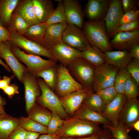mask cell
<instances>
[{"mask_svg":"<svg viewBox=\"0 0 139 139\" xmlns=\"http://www.w3.org/2000/svg\"><path fill=\"white\" fill-rule=\"evenodd\" d=\"M103 129L98 124L72 117L64 120L55 134L60 137L81 138L99 133Z\"/></svg>","mask_w":139,"mask_h":139,"instance_id":"obj_1","label":"cell"},{"mask_svg":"<svg viewBox=\"0 0 139 139\" xmlns=\"http://www.w3.org/2000/svg\"><path fill=\"white\" fill-rule=\"evenodd\" d=\"M82 30L91 46L97 47L104 53L113 50L103 20L84 22Z\"/></svg>","mask_w":139,"mask_h":139,"instance_id":"obj_2","label":"cell"},{"mask_svg":"<svg viewBox=\"0 0 139 139\" xmlns=\"http://www.w3.org/2000/svg\"><path fill=\"white\" fill-rule=\"evenodd\" d=\"M67 68L75 80L88 93L93 92L92 84L95 67L82 57L68 64Z\"/></svg>","mask_w":139,"mask_h":139,"instance_id":"obj_3","label":"cell"},{"mask_svg":"<svg viewBox=\"0 0 139 139\" xmlns=\"http://www.w3.org/2000/svg\"><path fill=\"white\" fill-rule=\"evenodd\" d=\"M37 79L41 94L37 98L36 102L63 119L69 118V116L62 106L60 98L47 86L42 79L37 78Z\"/></svg>","mask_w":139,"mask_h":139,"instance_id":"obj_4","label":"cell"},{"mask_svg":"<svg viewBox=\"0 0 139 139\" xmlns=\"http://www.w3.org/2000/svg\"><path fill=\"white\" fill-rule=\"evenodd\" d=\"M57 79L55 93L59 98L77 91L85 90L70 73L67 67L61 64L57 66Z\"/></svg>","mask_w":139,"mask_h":139,"instance_id":"obj_5","label":"cell"},{"mask_svg":"<svg viewBox=\"0 0 139 139\" xmlns=\"http://www.w3.org/2000/svg\"><path fill=\"white\" fill-rule=\"evenodd\" d=\"M11 46L15 57L26 65L28 72L35 76L42 70L56 64L57 62L53 60L44 59L40 56L25 53L18 47Z\"/></svg>","mask_w":139,"mask_h":139,"instance_id":"obj_6","label":"cell"},{"mask_svg":"<svg viewBox=\"0 0 139 139\" xmlns=\"http://www.w3.org/2000/svg\"><path fill=\"white\" fill-rule=\"evenodd\" d=\"M10 39L8 41L11 46L22 49L28 54L43 56L58 62L49 50L38 43L26 38L15 32H10Z\"/></svg>","mask_w":139,"mask_h":139,"instance_id":"obj_7","label":"cell"},{"mask_svg":"<svg viewBox=\"0 0 139 139\" xmlns=\"http://www.w3.org/2000/svg\"><path fill=\"white\" fill-rule=\"evenodd\" d=\"M118 69L107 63L95 67L92 84L93 92L114 85Z\"/></svg>","mask_w":139,"mask_h":139,"instance_id":"obj_8","label":"cell"},{"mask_svg":"<svg viewBox=\"0 0 139 139\" xmlns=\"http://www.w3.org/2000/svg\"><path fill=\"white\" fill-rule=\"evenodd\" d=\"M62 41L69 46L81 51L91 47L82 29L70 24H67L63 32Z\"/></svg>","mask_w":139,"mask_h":139,"instance_id":"obj_9","label":"cell"},{"mask_svg":"<svg viewBox=\"0 0 139 139\" xmlns=\"http://www.w3.org/2000/svg\"><path fill=\"white\" fill-rule=\"evenodd\" d=\"M0 58L5 60L6 64L12 72L13 76L16 77L22 83L24 73L28 71L27 69L14 54L8 41L0 42Z\"/></svg>","mask_w":139,"mask_h":139,"instance_id":"obj_10","label":"cell"},{"mask_svg":"<svg viewBox=\"0 0 139 139\" xmlns=\"http://www.w3.org/2000/svg\"><path fill=\"white\" fill-rule=\"evenodd\" d=\"M22 83L24 87L25 110L28 113L36 104V99L40 95L41 91L37 78L28 71L24 73Z\"/></svg>","mask_w":139,"mask_h":139,"instance_id":"obj_11","label":"cell"},{"mask_svg":"<svg viewBox=\"0 0 139 139\" xmlns=\"http://www.w3.org/2000/svg\"><path fill=\"white\" fill-rule=\"evenodd\" d=\"M109 7L103 20L105 23L107 34L110 38L112 39L124 12L121 0H109Z\"/></svg>","mask_w":139,"mask_h":139,"instance_id":"obj_12","label":"cell"},{"mask_svg":"<svg viewBox=\"0 0 139 139\" xmlns=\"http://www.w3.org/2000/svg\"><path fill=\"white\" fill-rule=\"evenodd\" d=\"M139 120V102L137 98L127 99L120 115L118 125L129 132Z\"/></svg>","mask_w":139,"mask_h":139,"instance_id":"obj_13","label":"cell"},{"mask_svg":"<svg viewBox=\"0 0 139 139\" xmlns=\"http://www.w3.org/2000/svg\"><path fill=\"white\" fill-rule=\"evenodd\" d=\"M66 22L82 29L85 17L83 10L80 2L75 0H63Z\"/></svg>","mask_w":139,"mask_h":139,"instance_id":"obj_14","label":"cell"},{"mask_svg":"<svg viewBox=\"0 0 139 139\" xmlns=\"http://www.w3.org/2000/svg\"><path fill=\"white\" fill-rule=\"evenodd\" d=\"M52 55L61 64L67 66L79 58L81 57V51L75 49L62 42L49 50Z\"/></svg>","mask_w":139,"mask_h":139,"instance_id":"obj_15","label":"cell"},{"mask_svg":"<svg viewBox=\"0 0 139 139\" xmlns=\"http://www.w3.org/2000/svg\"><path fill=\"white\" fill-rule=\"evenodd\" d=\"M109 0H89L83 10L89 21L103 20L108 11Z\"/></svg>","mask_w":139,"mask_h":139,"instance_id":"obj_16","label":"cell"},{"mask_svg":"<svg viewBox=\"0 0 139 139\" xmlns=\"http://www.w3.org/2000/svg\"><path fill=\"white\" fill-rule=\"evenodd\" d=\"M137 43H139V30L118 33L109 41L112 49L128 51L133 45Z\"/></svg>","mask_w":139,"mask_h":139,"instance_id":"obj_17","label":"cell"},{"mask_svg":"<svg viewBox=\"0 0 139 139\" xmlns=\"http://www.w3.org/2000/svg\"><path fill=\"white\" fill-rule=\"evenodd\" d=\"M127 99L125 94H118L115 98L106 105L102 115L108 120L111 125L117 126L120 116Z\"/></svg>","mask_w":139,"mask_h":139,"instance_id":"obj_18","label":"cell"},{"mask_svg":"<svg viewBox=\"0 0 139 139\" xmlns=\"http://www.w3.org/2000/svg\"><path fill=\"white\" fill-rule=\"evenodd\" d=\"M67 25V23L65 22L48 26L44 37L39 44L49 50L54 46L62 42L63 34Z\"/></svg>","mask_w":139,"mask_h":139,"instance_id":"obj_19","label":"cell"},{"mask_svg":"<svg viewBox=\"0 0 139 139\" xmlns=\"http://www.w3.org/2000/svg\"><path fill=\"white\" fill-rule=\"evenodd\" d=\"M88 93L86 90H83L76 91L60 98L62 106L69 116H73Z\"/></svg>","mask_w":139,"mask_h":139,"instance_id":"obj_20","label":"cell"},{"mask_svg":"<svg viewBox=\"0 0 139 139\" xmlns=\"http://www.w3.org/2000/svg\"><path fill=\"white\" fill-rule=\"evenodd\" d=\"M72 117L99 125L111 124L102 115L94 111L84 103L75 113Z\"/></svg>","mask_w":139,"mask_h":139,"instance_id":"obj_21","label":"cell"},{"mask_svg":"<svg viewBox=\"0 0 139 139\" xmlns=\"http://www.w3.org/2000/svg\"><path fill=\"white\" fill-rule=\"evenodd\" d=\"M33 7L35 17L40 23L45 22L55 8L51 0H32Z\"/></svg>","mask_w":139,"mask_h":139,"instance_id":"obj_22","label":"cell"},{"mask_svg":"<svg viewBox=\"0 0 139 139\" xmlns=\"http://www.w3.org/2000/svg\"><path fill=\"white\" fill-rule=\"evenodd\" d=\"M105 54L106 63L118 69L125 68L132 59L126 50L108 51Z\"/></svg>","mask_w":139,"mask_h":139,"instance_id":"obj_23","label":"cell"},{"mask_svg":"<svg viewBox=\"0 0 139 139\" xmlns=\"http://www.w3.org/2000/svg\"><path fill=\"white\" fill-rule=\"evenodd\" d=\"M14 11L21 16L30 26L40 23L34 14L32 0H19Z\"/></svg>","mask_w":139,"mask_h":139,"instance_id":"obj_24","label":"cell"},{"mask_svg":"<svg viewBox=\"0 0 139 139\" xmlns=\"http://www.w3.org/2000/svg\"><path fill=\"white\" fill-rule=\"evenodd\" d=\"M19 125V118L6 113L0 115V139H8Z\"/></svg>","mask_w":139,"mask_h":139,"instance_id":"obj_25","label":"cell"},{"mask_svg":"<svg viewBox=\"0 0 139 139\" xmlns=\"http://www.w3.org/2000/svg\"><path fill=\"white\" fill-rule=\"evenodd\" d=\"M81 57L95 67L106 63L105 53L95 46H91L87 50L82 51Z\"/></svg>","mask_w":139,"mask_h":139,"instance_id":"obj_26","label":"cell"},{"mask_svg":"<svg viewBox=\"0 0 139 139\" xmlns=\"http://www.w3.org/2000/svg\"><path fill=\"white\" fill-rule=\"evenodd\" d=\"M19 0H0V22L7 29Z\"/></svg>","mask_w":139,"mask_h":139,"instance_id":"obj_27","label":"cell"},{"mask_svg":"<svg viewBox=\"0 0 139 139\" xmlns=\"http://www.w3.org/2000/svg\"><path fill=\"white\" fill-rule=\"evenodd\" d=\"M28 115L29 118L47 126L51 117L52 113L45 108L36 103L31 108Z\"/></svg>","mask_w":139,"mask_h":139,"instance_id":"obj_28","label":"cell"},{"mask_svg":"<svg viewBox=\"0 0 139 139\" xmlns=\"http://www.w3.org/2000/svg\"><path fill=\"white\" fill-rule=\"evenodd\" d=\"M37 78H41L47 86L54 91L57 79V66L56 64L45 68L37 73Z\"/></svg>","mask_w":139,"mask_h":139,"instance_id":"obj_29","label":"cell"},{"mask_svg":"<svg viewBox=\"0 0 139 139\" xmlns=\"http://www.w3.org/2000/svg\"><path fill=\"white\" fill-rule=\"evenodd\" d=\"M47 27L45 23L30 25L22 35L39 44L44 37Z\"/></svg>","mask_w":139,"mask_h":139,"instance_id":"obj_30","label":"cell"},{"mask_svg":"<svg viewBox=\"0 0 139 139\" xmlns=\"http://www.w3.org/2000/svg\"><path fill=\"white\" fill-rule=\"evenodd\" d=\"M30 26L21 16L14 11L7 29L10 32L15 31L22 35Z\"/></svg>","mask_w":139,"mask_h":139,"instance_id":"obj_31","label":"cell"},{"mask_svg":"<svg viewBox=\"0 0 139 139\" xmlns=\"http://www.w3.org/2000/svg\"><path fill=\"white\" fill-rule=\"evenodd\" d=\"M82 103L102 115L106 105L101 97L96 93L93 92L88 93Z\"/></svg>","mask_w":139,"mask_h":139,"instance_id":"obj_32","label":"cell"},{"mask_svg":"<svg viewBox=\"0 0 139 139\" xmlns=\"http://www.w3.org/2000/svg\"><path fill=\"white\" fill-rule=\"evenodd\" d=\"M19 125L27 131L41 134H47V126L35 121L28 117H21L19 118Z\"/></svg>","mask_w":139,"mask_h":139,"instance_id":"obj_33","label":"cell"},{"mask_svg":"<svg viewBox=\"0 0 139 139\" xmlns=\"http://www.w3.org/2000/svg\"><path fill=\"white\" fill-rule=\"evenodd\" d=\"M57 6L47 20L45 22L48 26L58 23L66 22L65 14L62 0H59Z\"/></svg>","mask_w":139,"mask_h":139,"instance_id":"obj_34","label":"cell"},{"mask_svg":"<svg viewBox=\"0 0 139 139\" xmlns=\"http://www.w3.org/2000/svg\"><path fill=\"white\" fill-rule=\"evenodd\" d=\"M130 75L126 68L118 70L115 77L114 85L118 94H124L125 84Z\"/></svg>","mask_w":139,"mask_h":139,"instance_id":"obj_35","label":"cell"},{"mask_svg":"<svg viewBox=\"0 0 139 139\" xmlns=\"http://www.w3.org/2000/svg\"><path fill=\"white\" fill-rule=\"evenodd\" d=\"M138 85L130 75L126 80L124 88V94L127 99L137 98L138 94Z\"/></svg>","mask_w":139,"mask_h":139,"instance_id":"obj_36","label":"cell"},{"mask_svg":"<svg viewBox=\"0 0 139 139\" xmlns=\"http://www.w3.org/2000/svg\"><path fill=\"white\" fill-rule=\"evenodd\" d=\"M104 128L110 131L114 139H132L128 134L129 131L121 126H114L111 124L103 125Z\"/></svg>","mask_w":139,"mask_h":139,"instance_id":"obj_37","label":"cell"},{"mask_svg":"<svg viewBox=\"0 0 139 139\" xmlns=\"http://www.w3.org/2000/svg\"><path fill=\"white\" fill-rule=\"evenodd\" d=\"M96 93L101 97L106 105L111 102L118 94L114 85L101 90Z\"/></svg>","mask_w":139,"mask_h":139,"instance_id":"obj_38","label":"cell"},{"mask_svg":"<svg viewBox=\"0 0 139 139\" xmlns=\"http://www.w3.org/2000/svg\"><path fill=\"white\" fill-rule=\"evenodd\" d=\"M64 120L57 115L52 113V115L47 126V134H55L62 125Z\"/></svg>","mask_w":139,"mask_h":139,"instance_id":"obj_39","label":"cell"},{"mask_svg":"<svg viewBox=\"0 0 139 139\" xmlns=\"http://www.w3.org/2000/svg\"><path fill=\"white\" fill-rule=\"evenodd\" d=\"M126 68L132 77L139 85V60L132 58L127 65Z\"/></svg>","mask_w":139,"mask_h":139,"instance_id":"obj_40","label":"cell"},{"mask_svg":"<svg viewBox=\"0 0 139 139\" xmlns=\"http://www.w3.org/2000/svg\"><path fill=\"white\" fill-rule=\"evenodd\" d=\"M139 30V18L119 26L116 29L114 35L122 32H131Z\"/></svg>","mask_w":139,"mask_h":139,"instance_id":"obj_41","label":"cell"},{"mask_svg":"<svg viewBox=\"0 0 139 139\" xmlns=\"http://www.w3.org/2000/svg\"><path fill=\"white\" fill-rule=\"evenodd\" d=\"M139 17V10L138 9L124 13L121 19L119 26L138 19Z\"/></svg>","mask_w":139,"mask_h":139,"instance_id":"obj_42","label":"cell"},{"mask_svg":"<svg viewBox=\"0 0 139 139\" xmlns=\"http://www.w3.org/2000/svg\"><path fill=\"white\" fill-rule=\"evenodd\" d=\"M122 8L124 13L137 9L138 0H121Z\"/></svg>","mask_w":139,"mask_h":139,"instance_id":"obj_43","label":"cell"},{"mask_svg":"<svg viewBox=\"0 0 139 139\" xmlns=\"http://www.w3.org/2000/svg\"><path fill=\"white\" fill-rule=\"evenodd\" d=\"M27 132L19 125L12 132L8 139H25Z\"/></svg>","mask_w":139,"mask_h":139,"instance_id":"obj_44","label":"cell"},{"mask_svg":"<svg viewBox=\"0 0 139 139\" xmlns=\"http://www.w3.org/2000/svg\"><path fill=\"white\" fill-rule=\"evenodd\" d=\"M2 90L10 98L19 93V87L15 83L10 84Z\"/></svg>","mask_w":139,"mask_h":139,"instance_id":"obj_45","label":"cell"},{"mask_svg":"<svg viewBox=\"0 0 139 139\" xmlns=\"http://www.w3.org/2000/svg\"><path fill=\"white\" fill-rule=\"evenodd\" d=\"M10 37V32L0 22V42L8 41Z\"/></svg>","mask_w":139,"mask_h":139,"instance_id":"obj_46","label":"cell"},{"mask_svg":"<svg viewBox=\"0 0 139 139\" xmlns=\"http://www.w3.org/2000/svg\"><path fill=\"white\" fill-rule=\"evenodd\" d=\"M131 57L139 60V43L133 45L129 51Z\"/></svg>","mask_w":139,"mask_h":139,"instance_id":"obj_47","label":"cell"},{"mask_svg":"<svg viewBox=\"0 0 139 139\" xmlns=\"http://www.w3.org/2000/svg\"><path fill=\"white\" fill-rule=\"evenodd\" d=\"M13 76L9 77L6 75L3 76L2 79H0V89L2 90L10 84L12 78Z\"/></svg>","mask_w":139,"mask_h":139,"instance_id":"obj_48","label":"cell"},{"mask_svg":"<svg viewBox=\"0 0 139 139\" xmlns=\"http://www.w3.org/2000/svg\"><path fill=\"white\" fill-rule=\"evenodd\" d=\"M98 139H114L110 130L104 128Z\"/></svg>","mask_w":139,"mask_h":139,"instance_id":"obj_49","label":"cell"},{"mask_svg":"<svg viewBox=\"0 0 139 139\" xmlns=\"http://www.w3.org/2000/svg\"><path fill=\"white\" fill-rule=\"evenodd\" d=\"M102 131L101 132L99 133L85 137L81 138L60 137L59 139H98L101 134Z\"/></svg>","mask_w":139,"mask_h":139,"instance_id":"obj_50","label":"cell"},{"mask_svg":"<svg viewBox=\"0 0 139 139\" xmlns=\"http://www.w3.org/2000/svg\"><path fill=\"white\" fill-rule=\"evenodd\" d=\"M60 137L55 134H43L40 135L37 139H59Z\"/></svg>","mask_w":139,"mask_h":139,"instance_id":"obj_51","label":"cell"},{"mask_svg":"<svg viewBox=\"0 0 139 139\" xmlns=\"http://www.w3.org/2000/svg\"><path fill=\"white\" fill-rule=\"evenodd\" d=\"M40 134L38 133L27 131L25 139H37Z\"/></svg>","mask_w":139,"mask_h":139,"instance_id":"obj_52","label":"cell"},{"mask_svg":"<svg viewBox=\"0 0 139 139\" xmlns=\"http://www.w3.org/2000/svg\"><path fill=\"white\" fill-rule=\"evenodd\" d=\"M0 65L3 66L8 72H11L12 71L10 68L0 58Z\"/></svg>","mask_w":139,"mask_h":139,"instance_id":"obj_53","label":"cell"},{"mask_svg":"<svg viewBox=\"0 0 139 139\" xmlns=\"http://www.w3.org/2000/svg\"><path fill=\"white\" fill-rule=\"evenodd\" d=\"M133 128L136 131H139V120L134 123L132 125V128Z\"/></svg>","mask_w":139,"mask_h":139,"instance_id":"obj_54","label":"cell"},{"mask_svg":"<svg viewBox=\"0 0 139 139\" xmlns=\"http://www.w3.org/2000/svg\"><path fill=\"white\" fill-rule=\"evenodd\" d=\"M6 100L0 95V105L3 106L6 105Z\"/></svg>","mask_w":139,"mask_h":139,"instance_id":"obj_55","label":"cell"},{"mask_svg":"<svg viewBox=\"0 0 139 139\" xmlns=\"http://www.w3.org/2000/svg\"><path fill=\"white\" fill-rule=\"evenodd\" d=\"M6 113L3 106L0 105V115Z\"/></svg>","mask_w":139,"mask_h":139,"instance_id":"obj_56","label":"cell"},{"mask_svg":"<svg viewBox=\"0 0 139 139\" xmlns=\"http://www.w3.org/2000/svg\"><path fill=\"white\" fill-rule=\"evenodd\" d=\"M1 75H0V79H1Z\"/></svg>","mask_w":139,"mask_h":139,"instance_id":"obj_57","label":"cell"}]
</instances>
